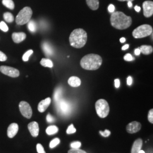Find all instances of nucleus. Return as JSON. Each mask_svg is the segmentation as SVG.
Masks as SVG:
<instances>
[{
	"mask_svg": "<svg viewBox=\"0 0 153 153\" xmlns=\"http://www.w3.org/2000/svg\"><path fill=\"white\" fill-rule=\"evenodd\" d=\"M62 94V89L61 88H59L56 89L55 91V94H54V99L55 101L58 102L60 100L61 96Z\"/></svg>",
	"mask_w": 153,
	"mask_h": 153,
	"instance_id": "nucleus-26",
	"label": "nucleus"
},
{
	"mask_svg": "<svg viewBox=\"0 0 153 153\" xmlns=\"http://www.w3.org/2000/svg\"><path fill=\"white\" fill-rule=\"evenodd\" d=\"M132 83V78L131 76H129L127 78V84L129 86H131Z\"/></svg>",
	"mask_w": 153,
	"mask_h": 153,
	"instance_id": "nucleus-41",
	"label": "nucleus"
},
{
	"mask_svg": "<svg viewBox=\"0 0 153 153\" xmlns=\"http://www.w3.org/2000/svg\"><path fill=\"white\" fill-rule=\"evenodd\" d=\"M120 42L121 43H124V42H126V38H121L120 39Z\"/></svg>",
	"mask_w": 153,
	"mask_h": 153,
	"instance_id": "nucleus-45",
	"label": "nucleus"
},
{
	"mask_svg": "<svg viewBox=\"0 0 153 153\" xmlns=\"http://www.w3.org/2000/svg\"><path fill=\"white\" fill-rule=\"evenodd\" d=\"M33 16V10L30 7H25L16 16V22L18 25H24L31 20Z\"/></svg>",
	"mask_w": 153,
	"mask_h": 153,
	"instance_id": "nucleus-4",
	"label": "nucleus"
},
{
	"mask_svg": "<svg viewBox=\"0 0 153 153\" xmlns=\"http://www.w3.org/2000/svg\"><path fill=\"white\" fill-rule=\"evenodd\" d=\"M88 6L93 10H97L99 6V0H86Z\"/></svg>",
	"mask_w": 153,
	"mask_h": 153,
	"instance_id": "nucleus-18",
	"label": "nucleus"
},
{
	"mask_svg": "<svg viewBox=\"0 0 153 153\" xmlns=\"http://www.w3.org/2000/svg\"><path fill=\"white\" fill-rule=\"evenodd\" d=\"M36 150L38 153H46L44 150V148L42 144L38 143L36 145Z\"/></svg>",
	"mask_w": 153,
	"mask_h": 153,
	"instance_id": "nucleus-32",
	"label": "nucleus"
},
{
	"mask_svg": "<svg viewBox=\"0 0 153 153\" xmlns=\"http://www.w3.org/2000/svg\"><path fill=\"white\" fill-rule=\"evenodd\" d=\"M68 153H87L85 151L78 149H73L72 148L68 151Z\"/></svg>",
	"mask_w": 153,
	"mask_h": 153,
	"instance_id": "nucleus-31",
	"label": "nucleus"
},
{
	"mask_svg": "<svg viewBox=\"0 0 153 153\" xmlns=\"http://www.w3.org/2000/svg\"><path fill=\"white\" fill-rule=\"evenodd\" d=\"M76 131V129L74 128V126L73 124H71V126H69L68 128L67 129L66 133L68 134H71L74 133Z\"/></svg>",
	"mask_w": 153,
	"mask_h": 153,
	"instance_id": "nucleus-29",
	"label": "nucleus"
},
{
	"mask_svg": "<svg viewBox=\"0 0 153 153\" xmlns=\"http://www.w3.org/2000/svg\"><path fill=\"white\" fill-rule=\"evenodd\" d=\"M128 5L129 7H131L132 6V2H128Z\"/></svg>",
	"mask_w": 153,
	"mask_h": 153,
	"instance_id": "nucleus-46",
	"label": "nucleus"
},
{
	"mask_svg": "<svg viewBox=\"0 0 153 153\" xmlns=\"http://www.w3.org/2000/svg\"><path fill=\"white\" fill-rule=\"evenodd\" d=\"M100 134L104 137H107L109 136V135L111 134V131H109V130H105L104 131H99Z\"/></svg>",
	"mask_w": 153,
	"mask_h": 153,
	"instance_id": "nucleus-35",
	"label": "nucleus"
},
{
	"mask_svg": "<svg viewBox=\"0 0 153 153\" xmlns=\"http://www.w3.org/2000/svg\"><path fill=\"white\" fill-rule=\"evenodd\" d=\"M47 121L48 123H53L55 121V119L52 115L48 114V115L47 116Z\"/></svg>",
	"mask_w": 153,
	"mask_h": 153,
	"instance_id": "nucleus-38",
	"label": "nucleus"
},
{
	"mask_svg": "<svg viewBox=\"0 0 153 153\" xmlns=\"http://www.w3.org/2000/svg\"><path fill=\"white\" fill-rule=\"evenodd\" d=\"M142 146V140L139 138L136 140L133 143L131 148V153H138L140 150H141Z\"/></svg>",
	"mask_w": 153,
	"mask_h": 153,
	"instance_id": "nucleus-16",
	"label": "nucleus"
},
{
	"mask_svg": "<svg viewBox=\"0 0 153 153\" xmlns=\"http://www.w3.org/2000/svg\"><path fill=\"white\" fill-rule=\"evenodd\" d=\"M153 31V27L150 25H142L133 30L132 35L134 38H143L152 34Z\"/></svg>",
	"mask_w": 153,
	"mask_h": 153,
	"instance_id": "nucleus-5",
	"label": "nucleus"
},
{
	"mask_svg": "<svg viewBox=\"0 0 153 153\" xmlns=\"http://www.w3.org/2000/svg\"><path fill=\"white\" fill-rule=\"evenodd\" d=\"M40 64L44 67H48L50 68H52L53 66L52 61L48 59H42L40 61Z\"/></svg>",
	"mask_w": 153,
	"mask_h": 153,
	"instance_id": "nucleus-23",
	"label": "nucleus"
},
{
	"mask_svg": "<svg viewBox=\"0 0 153 153\" xmlns=\"http://www.w3.org/2000/svg\"><path fill=\"white\" fill-rule=\"evenodd\" d=\"M0 71L6 76H10L12 78H16L19 76V71L14 68L8 66H1Z\"/></svg>",
	"mask_w": 153,
	"mask_h": 153,
	"instance_id": "nucleus-8",
	"label": "nucleus"
},
{
	"mask_svg": "<svg viewBox=\"0 0 153 153\" xmlns=\"http://www.w3.org/2000/svg\"><path fill=\"white\" fill-rule=\"evenodd\" d=\"M129 45H128V44H126L125 45H124V46H123V47H122V50H126V49H128L129 48Z\"/></svg>",
	"mask_w": 153,
	"mask_h": 153,
	"instance_id": "nucleus-44",
	"label": "nucleus"
},
{
	"mask_svg": "<svg viewBox=\"0 0 153 153\" xmlns=\"http://www.w3.org/2000/svg\"><path fill=\"white\" fill-rule=\"evenodd\" d=\"M2 2L4 5L10 10H14L15 8V5L13 0H2Z\"/></svg>",
	"mask_w": 153,
	"mask_h": 153,
	"instance_id": "nucleus-22",
	"label": "nucleus"
},
{
	"mask_svg": "<svg viewBox=\"0 0 153 153\" xmlns=\"http://www.w3.org/2000/svg\"><path fill=\"white\" fill-rule=\"evenodd\" d=\"M26 38V34L25 33H14L12 34V39L14 43H20Z\"/></svg>",
	"mask_w": 153,
	"mask_h": 153,
	"instance_id": "nucleus-15",
	"label": "nucleus"
},
{
	"mask_svg": "<svg viewBox=\"0 0 153 153\" xmlns=\"http://www.w3.org/2000/svg\"><path fill=\"white\" fill-rule=\"evenodd\" d=\"M108 11H109V13H114L115 10V6L112 5V4L109 5L108 6Z\"/></svg>",
	"mask_w": 153,
	"mask_h": 153,
	"instance_id": "nucleus-39",
	"label": "nucleus"
},
{
	"mask_svg": "<svg viewBox=\"0 0 153 153\" xmlns=\"http://www.w3.org/2000/svg\"><path fill=\"white\" fill-rule=\"evenodd\" d=\"M19 108L20 112L27 119H31L33 115V110L30 105L25 101H22L19 104Z\"/></svg>",
	"mask_w": 153,
	"mask_h": 153,
	"instance_id": "nucleus-7",
	"label": "nucleus"
},
{
	"mask_svg": "<svg viewBox=\"0 0 153 153\" xmlns=\"http://www.w3.org/2000/svg\"><path fill=\"white\" fill-rule=\"evenodd\" d=\"M87 40V33L82 28L74 30L69 36V43L71 45L76 48H81L84 47Z\"/></svg>",
	"mask_w": 153,
	"mask_h": 153,
	"instance_id": "nucleus-3",
	"label": "nucleus"
},
{
	"mask_svg": "<svg viewBox=\"0 0 153 153\" xmlns=\"http://www.w3.org/2000/svg\"><path fill=\"white\" fill-rule=\"evenodd\" d=\"M59 131V128L55 126H49L47 129H46V133L48 135H53L57 133Z\"/></svg>",
	"mask_w": 153,
	"mask_h": 153,
	"instance_id": "nucleus-21",
	"label": "nucleus"
},
{
	"mask_svg": "<svg viewBox=\"0 0 153 153\" xmlns=\"http://www.w3.org/2000/svg\"><path fill=\"white\" fill-rule=\"evenodd\" d=\"M124 59L126 61H131L133 60L134 58H133L132 56L129 53H127L126 54L124 57Z\"/></svg>",
	"mask_w": 153,
	"mask_h": 153,
	"instance_id": "nucleus-37",
	"label": "nucleus"
},
{
	"mask_svg": "<svg viewBox=\"0 0 153 153\" xmlns=\"http://www.w3.org/2000/svg\"><path fill=\"white\" fill-rule=\"evenodd\" d=\"M141 124L136 121H132L126 126V131L129 133H137L141 129Z\"/></svg>",
	"mask_w": 153,
	"mask_h": 153,
	"instance_id": "nucleus-11",
	"label": "nucleus"
},
{
	"mask_svg": "<svg viewBox=\"0 0 153 153\" xmlns=\"http://www.w3.org/2000/svg\"><path fill=\"white\" fill-rule=\"evenodd\" d=\"M60 140L59 138H55V139H53V140H52V141H51V142H50V143H49V147L51 148V149L54 148L55 147H56V146H57V145L60 143Z\"/></svg>",
	"mask_w": 153,
	"mask_h": 153,
	"instance_id": "nucleus-28",
	"label": "nucleus"
},
{
	"mask_svg": "<svg viewBox=\"0 0 153 153\" xmlns=\"http://www.w3.org/2000/svg\"><path fill=\"white\" fill-rule=\"evenodd\" d=\"M19 130V126L16 123H12L8 126L7 133V136L12 138L15 137Z\"/></svg>",
	"mask_w": 153,
	"mask_h": 153,
	"instance_id": "nucleus-13",
	"label": "nucleus"
},
{
	"mask_svg": "<svg viewBox=\"0 0 153 153\" xmlns=\"http://www.w3.org/2000/svg\"><path fill=\"white\" fill-rule=\"evenodd\" d=\"M118 1H128V2H132V1H133L134 0H118Z\"/></svg>",
	"mask_w": 153,
	"mask_h": 153,
	"instance_id": "nucleus-47",
	"label": "nucleus"
},
{
	"mask_svg": "<svg viewBox=\"0 0 153 153\" xmlns=\"http://www.w3.org/2000/svg\"><path fill=\"white\" fill-rule=\"evenodd\" d=\"M134 53H135V55H136V56H138V55H140L141 51H140V48H137V49H135Z\"/></svg>",
	"mask_w": 153,
	"mask_h": 153,
	"instance_id": "nucleus-42",
	"label": "nucleus"
},
{
	"mask_svg": "<svg viewBox=\"0 0 153 153\" xmlns=\"http://www.w3.org/2000/svg\"><path fill=\"white\" fill-rule=\"evenodd\" d=\"M102 58L99 55L91 53L83 57L80 65L85 70L95 71L102 65Z\"/></svg>",
	"mask_w": 153,
	"mask_h": 153,
	"instance_id": "nucleus-2",
	"label": "nucleus"
},
{
	"mask_svg": "<svg viewBox=\"0 0 153 153\" xmlns=\"http://www.w3.org/2000/svg\"><path fill=\"white\" fill-rule=\"evenodd\" d=\"M134 9L137 12H140V10H141V7L140 6H138L136 5L134 7Z\"/></svg>",
	"mask_w": 153,
	"mask_h": 153,
	"instance_id": "nucleus-43",
	"label": "nucleus"
},
{
	"mask_svg": "<svg viewBox=\"0 0 153 153\" xmlns=\"http://www.w3.org/2000/svg\"><path fill=\"white\" fill-rule=\"evenodd\" d=\"M81 143L79 141L72 142L71 145V148L73 149H78L81 147Z\"/></svg>",
	"mask_w": 153,
	"mask_h": 153,
	"instance_id": "nucleus-33",
	"label": "nucleus"
},
{
	"mask_svg": "<svg viewBox=\"0 0 153 153\" xmlns=\"http://www.w3.org/2000/svg\"><path fill=\"white\" fill-rule=\"evenodd\" d=\"M58 102V108L61 113L64 115L69 114L71 108L70 104L64 100H60Z\"/></svg>",
	"mask_w": 153,
	"mask_h": 153,
	"instance_id": "nucleus-10",
	"label": "nucleus"
},
{
	"mask_svg": "<svg viewBox=\"0 0 153 153\" xmlns=\"http://www.w3.org/2000/svg\"><path fill=\"white\" fill-rule=\"evenodd\" d=\"M141 53L145 55H148L151 54L153 51V47L150 45H141L140 48Z\"/></svg>",
	"mask_w": 153,
	"mask_h": 153,
	"instance_id": "nucleus-19",
	"label": "nucleus"
},
{
	"mask_svg": "<svg viewBox=\"0 0 153 153\" xmlns=\"http://www.w3.org/2000/svg\"><path fill=\"white\" fill-rule=\"evenodd\" d=\"M7 57L6 55L4 52L0 51V61H2V62L5 61L7 60Z\"/></svg>",
	"mask_w": 153,
	"mask_h": 153,
	"instance_id": "nucleus-36",
	"label": "nucleus"
},
{
	"mask_svg": "<svg viewBox=\"0 0 153 153\" xmlns=\"http://www.w3.org/2000/svg\"><path fill=\"white\" fill-rule=\"evenodd\" d=\"M28 28L29 29V30L31 32L34 33L36 31L37 29V27H36V25L34 21H30L29 22H28Z\"/></svg>",
	"mask_w": 153,
	"mask_h": 153,
	"instance_id": "nucleus-25",
	"label": "nucleus"
},
{
	"mask_svg": "<svg viewBox=\"0 0 153 153\" xmlns=\"http://www.w3.org/2000/svg\"><path fill=\"white\" fill-rule=\"evenodd\" d=\"M28 129L31 136L33 137L38 136L39 133V127L38 123L36 121H32L28 125Z\"/></svg>",
	"mask_w": 153,
	"mask_h": 153,
	"instance_id": "nucleus-12",
	"label": "nucleus"
},
{
	"mask_svg": "<svg viewBox=\"0 0 153 153\" xmlns=\"http://www.w3.org/2000/svg\"><path fill=\"white\" fill-rule=\"evenodd\" d=\"M0 29L4 32H7L9 30V27L5 22L2 21L0 22Z\"/></svg>",
	"mask_w": 153,
	"mask_h": 153,
	"instance_id": "nucleus-30",
	"label": "nucleus"
},
{
	"mask_svg": "<svg viewBox=\"0 0 153 153\" xmlns=\"http://www.w3.org/2000/svg\"><path fill=\"white\" fill-rule=\"evenodd\" d=\"M110 22L111 25L117 30H126L129 27L132 23L131 17L121 12H114L110 18Z\"/></svg>",
	"mask_w": 153,
	"mask_h": 153,
	"instance_id": "nucleus-1",
	"label": "nucleus"
},
{
	"mask_svg": "<svg viewBox=\"0 0 153 153\" xmlns=\"http://www.w3.org/2000/svg\"><path fill=\"white\" fill-rule=\"evenodd\" d=\"M68 83L71 87L76 88V87H78L81 85V81L77 76H72L69 78Z\"/></svg>",
	"mask_w": 153,
	"mask_h": 153,
	"instance_id": "nucleus-17",
	"label": "nucleus"
},
{
	"mask_svg": "<svg viewBox=\"0 0 153 153\" xmlns=\"http://www.w3.org/2000/svg\"><path fill=\"white\" fill-rule=\"evenodd\" d=\"M138 153H145V152L143 151V150H140V152H138Z\"/></svg>",
	"mask_w": 153,
	"mask_h": 153,
	"instance_id": "nucleus-48",
	"label": "nucleus"
},
{
	"mask_svg": "<svg viewBox=\"0 0 153 153\" xmlns=\"http://www.w3.org/2000/svg\"><path fill=\"white\" fill-rule=\"evenodd\" d=\"M42 48L45 54L47 56H51L53 53V51L52 47L48 43H44L42 44Z\"/></svg>",
	"mask_w": 153,
	"mask_h": 153,
	"instance_id": "nucleus-20",
	"label": "nucleus"
},
{
	"mask_svg": "<svg viewBox=\"0 0 153 153\" xmlns=\"http://www.w3.org/2000/svg\"><path fill=\"white\" fill-rule=\"evenodd\" d=\"M95 109L100 117L105 118L109 114V104L105 100L100 99L95 103Z\"/></svg>",
	"mask_w": 153,
	"mask_h": 153,
	"instance_id": "nucleus-6",
	"label": "nucleus"
},
{
	"mask_svg": "<svg viewBox=\"0 0 153 153\" xmlns=\"http://www.w3.org/2000/svg\"><path fill=\"white\" fill-rule=\"evenodd\" d=\"M148 120L149 121L153 124V109H151L149 112V114H148Z\"/></svg>",
	"mask_w": 153,
	"mask_h": 153,
	"instance_id": "nucleus-34",
	"label": "nucleus"
},
{
	"mask_svg": "<svg viewBox=\"0 0 153 153\" xmlns=\"http://www.w3.org/2000/svg\"><path fill=\"white\" fill-rule=\"evenodd\" d=\"M4 18L6 22L7 23H12L14 20L13 15L9 12H6L4 14Z\"/></svg>",
	"mask_w": 153,
	"mask_h": 153,
	"instance_id": "nucleus-24",
	"label": "nucleus"
},
{
	"mask_svg": "<svg viewBox=\"0 0 153 153\" xmlns=\"http://www.w3.org/2000/svg\"><path fill=\"white\" fill-rule=\"evenodd\" d=\"M120 80L119 79H116L115 80V86L116 88H119L120 87Z\"/></svg>",
	"mask_w": 153,
	"mask_h": 153,
	"instance_id": "nucleus-40",
	"label": "nucleus"
},
{
	"mask_svg": "<svg viewBox=\"0 0 153 153\" xmlns=\"http://www.w3.org/2000/svg\"><path fill=\"white\" fill-rule=\"evenodd\" d=\"M143 15L146 18L152 16L153 14V2L152 1H146L142 4Z\"/></svg>",
	"mask_w": 153,
	"mask_h": 153,
	"instance_id": "nucleus-9",
	"label": "nucleus"
},
{
	"mask_svg": "<svg viewBox=\"0 0 153 153\" xmlns=\"http://www.w3.org/2000/svg\"><path fill=\"white\" fill-rule=\"evenodd\" d=\"M51 103V99L50 98L45 99L44 100H42L41 102H40L38 106L39 111L41 113L45 112L46 109H47L48 107H49Z\"/></svg>",
	"mask_w": 153,
	"mask_h": 153,
	"instance_id": "nucleus-14",
	"label": "nucleus"
},
{
	"mask_svg": "<svg viewBox=\"0 0 153 153\" xmlns=\"http://www.w3.org/2000/svg\"><path fill=\"white\" fill-rule=\"evenodd\" d=\"M33 51L32 49H30V50L27 51L24 55H23V56H22V60L24 61L25 62L28 61V60H29L30 56L33 54Z\"/></svg>",
	"mask_w": 153,
	"mask_h": 153,
	"instance_id": "nucleus-27",
	"label": "nucleus"
}]
</instances>
